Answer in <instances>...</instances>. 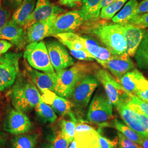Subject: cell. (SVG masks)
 <instances>
[{
    "label": "cell",
    "mask_w": 148,
    "mask_h": 148,
    "mask_svg": "<svg viewBox=\"0 0 148 148\" xmlns=\"http://www.w3.org/2000/svg\"><path fill=\"white\" fill-rule=\"evenodd\" d=\"M128 0H116L101 9L99 18L103 20H110L116 14Z\"/></svg>",
    "instance_id": "f546056e"
},
{
    "label": "cell",
    "mask_w": 148,
    "mask_h": 148,
    "mask_svg": "<svg viewBox=\"0 0 148 148\" xmlns=\"http://www.w3.org/2000/svg\"><path fill=\"white\" fill-rule=\"evenodd\" d=\"M2 3V0H0V6H1Z\"/></svg>",
    "instance_id": "c3c4849f"
},
{
    "label": "cell",
    "mask_w": 148,
    "mask_h": 148,
    "mask_svg": "<svg viewBox=\"0 0 148 148\" xmlns=\"http://www.w3.org/2000/svg\"><path fill=\"white\" fill-rule=\"evenodd\" d=\"M129 101L133 104L137 106L139 109L148 117V103L142 101L136 95L130 93Z\"/></svg>",
    "instance_id": "e575fe53"
},
{
    "label": "cell",
    "mask_w": 148,
    "mask_h": 148,
    "mask_svg": "<svg viewBox=\"0 0 148 148\" xmlns=\"http://www.w3.org/2000/svg\"><path fill=\"white\" fill-rule=\"evenodd\" d=\"M97 69L95 65L80 62L74 64L70 68L57 71L54 92L60 97L69 99L79 81L87 75L93 73Z\"/></svg>",
    "instance_id": "3957f363"
},
{
    "label": "cell",
    "mask_w": 148,
    "mask_h": 148,
    "mask_svg": "<svg viewBox=\"0 0 148 148\" xmlns=\"http://www.w3.org/2000/svg\"><path fill=\"white\" fill-rule=\"evenodd\" d=\"M70 145H69V148H77L76 147V142L75 140L73 139V140L70 144Z\"/></svg>",
    "instance_id": "7dc6e473"
},
{
    "label": "cell",
    "mask_w": 148,
    "mask_h": 148,
    "mask_svg": "<svg viewBox=\"0 0 148 148\" xmlns=\"http://www.w3.org/2000/svg\"><path fill=\"white\" fill-rule=\"evenodd\" d=\"M85 23L86 24L82 25V32L98 39L112 55L126 53V41L117 24L97 19Z\"/></svg>",
    "instance_id": "6da1fadb"
},
{
    "label": "cell",
    "mask_w": 148,
    "mask_h": 148,
    "mask_svg": "<svg viewBox=\"0 0 148 148\" xmlns=\"http://www.w3.org/2000/svg\"><path fill=\"white\" fill-rule=\"evenodd\" d=\"M122 148L121 147H117V148Z\"/></svg>",
    "instance_id": "681fc988"
},
{
    "label": "cell",
    "mask_w": 148,
    "mask_h": 148,
    "mask_svg": "<svg viewBox=\"0 0 148 148\" xmlns=\"http://www.w3.org/2000/svg\"><path fill=\"white\" fill-rule=\"evenodd\" d=\"M118 138V144L122 148H143L140 144L135 143L126 137L120 132L117 133Z\"/></svg>",
    "instance_id": "836d02e7"
},
{
    "label": "cell",
    "mask_w": 148,
    "mask_h": 148,
    "mask_svg": "<svg viewBox=\"0 0 148 148\" xmlns=\"http://www.w3.org/2000/svg\"><path fill=\"white\" fill-rule=\"evenodd\" d=\"M77 120H74L71 119L70 120L60 119L59 121L60 131L64 137L70 143L74 139Z\"/></svg>",
    "instance_id": "4dcf8cb0"
},
{
    "label": "cell",
    "mask_w": 148,
    "mask_h": 148,
    "mask_svg": "<svg viewBox=\"0 0 148 148\" xmlns=\"http://www.w3.org/2000/svg\"><path fill=\"white\" fill-rule=\"evenodd\" d=\"M22 53L9 52L0 56V92L11 87L19 73Z\"/></svg>",
    "instance_id": "ba28073f"
},
{
    "label": "cell",
    "mask_w": 148,
    "mask_h": 148,
    "mask_svg": "<svg viewBox=\"0 0 148 148\" xmlns=\"http://www.w3.org/2000/svg\"><path fill=\"white\" fill-rule=\"evenodd\" d=\"M93 74L104 87L106 95L114 106H117L126 101L130 93L122 87L120 82L106 69L97 68Z\"/></svg>",
    "instance_id": "8992f818"
},
{
    "label": "cell",
    "mask_w": 148,
    "mask_h": 148,
    "mask_svg": "<svg viewBox=\"0 0 148 148\" xmlns=\"http://www.w3.org/2000/svg\"><path fill=\"white\" fill-rule=\"evenodd\" d=\"M83 42L87 51L95 58L96 60H106L113 56L110 51L103 47L95 40L88 36H82Z\"/></svg>",
    "instance_id": "7402d4cb"
},
{
    "label": "cell",
    "mask_w": 148,
    "mask_h": 148,
    "mask_svg": "<svg viewBox=\"0 0 148 148\" xmlns=\"http://www.w3.org/2000/svg\"><path fill=\"white\" fill-rule=\"evenodd\" d=\"M37 117L43 123H53L57 119V116L53 109L42 100L35 107Z\"/></svg>",
    "instance_id": "f1b7e54d"
},
{
    "label": "cell",
    "mask_w": 148,
    "mask_h": 148,
    "mask_svg": "<svg viewBox=\"0 0 148 148\" xmlns=\"http://www.w3.org/2000/svg\"><path fill=\"white\" fill-rule=\"evenodd\" d=\"M104 68L108 69L119 81L125 74L135 69V65L131 57L125 53L121 55H113L106 60H97Z\"/></svg>",
    "instance_id": "4fadbf2b"
},
{
    "label": "cell",
    "mask_w": 148,
    "mask_h": 148,
    "mask_svg": "<svg viewBox=\"0 0 148 148\" xmlns=\"http://www.w3.org/2000/svg\"><path fill=\"white\" fill-rule=\"evenodd\" d=\"M85 21L79 10L64 12L53 23L52 36L59 34L73 32L82 27Z\"/></svg>",
    "instance_id": "8fae6325"
},
{
    "label": "cell",
    "mask_w": 148,
    "mask_h": 148,
    "mask_svg": "<svg viewBox=\"0 0 148 148\" xmlns=\"http://www.w3.org/2000/svg\"><path fill=\"white\" fill-rule=\"evenodd\" d=\"M77 148H95L101 146L98 132L86 123H77L74 136Z\"/></svg>",
    "instance_id": "2e32d148"
},
{
    "label": "cell",
    "mask_w": 148,
    "mask_h": 148,
    "mask_svg": "<svg viewBox=\"0 0 148 148\" xmlns=\"http://www.w3.org/2000/svg\"><path fill=\"white\" fill-rule=\"evenodd\" d=\"M111 123H106L101 125V127H111L115 128L117 131L121 133L126 137L131 140L133 142L139 144H142V137L137 133L133 130L132 128L123 123L120 120L117 119H113L111 121Z\"/></svg>",
    "instance_id": "4316f807"
},
{
    "label": "cell",
    "mask_w": 148,
    "mask_h": 148,
    "mask_svg": "<svg viewBox=\"0 0 148 148\" xmlns=\"http://www.w3.org/2000/svg\"><path fill=\"white\" fill-rule=\"evenodd\" d=\"M141 145L143 148H148V137L142 138Z\"/></svg>",
    "instance_id": "f6af8a7d"
},
{
    "label": "cell",
    "mask_w": 148,
    "mask_h": 148,
    "mask_svg": "<svg viewBox=\"0 0 148 148\" xmlns=\"http://www.w3.org/2000/svg\"><path fill=\"white\" fill-rule=\"evenodd\" d=\"M70 144L69 141L64 137L60 130L54 134L52 138V144L54 148H68Z\"/></svg>",
    "instance_id": "d6a6232c"
},
{
    "label": "cell",
    "mask_w": 148,
    "mask_h": 148,
    "mask_svg": "<svg viewBox=\"0 0 148 148\" xmlns=\"http://www.w3.org/2000/svg\"><path fill=\"white\" fill-rule=\"evenodd\" d=\"M3 130L12 134L18 135L31 131L32 124L24 112L11 109L7 112L2 124Z\"/></svg>",
    "instance_id": "30bf717a"
},
{
    "label": "cell",
    "mask_w": 148,
    "mask_h": 148,
    "mask_svg": "<svg viewBox=\"0 0 148 148\" xmlns=\"http://www.w3.org/2000/svg\"><path fill=\"white\" fill-rule=\"evenodd\" d=\"M25 59L33 69L45 73H55L51 63L46 42L42 41L29 43L23 54Z\"/></svg>",
    "instance_id": "5b68a950"
},
{
    "label": "cell",
    "mask_w": 148,
    "mask_h": 148,
    "mask_svg": "<svg viewBox=\"0 0 148 148\" xmlns=\"http://www.w3.org/2000/svg\"><path fill=\"white\" fill-rule=\"evenodd\" d=\"M27 74L42 93L47 90L54 92L57 81L56 72L41 73L27 66Z\"/></svg>",
    "instance_id": "44dd1931"
},
{
    "label": "cell",
    "mask_w": 148,
    "mask_h": 148,
    "mask_svg": "<svg viewBox=\"0 0 148 148\" xmlns=\"http://www.w3.org/2000/svg\"><path fill=\"white\" fill-rule=\"evenodd\" d=\"M64 11L63 8L52 3L49 0H37L34 10L23 27L26 30L36 22L46 20L54 15L59 16Z\"/></svg>",
    "instance_id": "5bb4252c"
},
{
    "label": "cell",
    "mask_w": 148,
    "mask_h": 148,
    "mask_svg": "<svg viewBox=\"0 0 148 148\" xmlns=\"http://www.w3.org/2000/svg\"><path fill=\"white\" fill-rule=\"evenodd\" d=\"M98 138L99 144L102 148H115L118 144V138L114 140H110L103 136L101 133L98 132Z\"/></svg>",
    "instance_id": "d590c367"
},
{
    "label": "cell",
    "mask_w": 148,
    "mask_h": 148,
    "mask_svg": "<svg viewBox=\"0 0 148 148\" xmlns=\"http://www.w3.org/2000/svg\"><path fill=\"white\" fill-rule=\"evenodd\" d=\"M8 95L14 108L24 112L32 111L42 100L37 87L27 74H18Z\"/></svg>",
    "instance_id": "7a4b0ae2"
},
{
    "label": "cell",
    "mask_w": 148,
    "mask_h": 148,
    "mask_svg": "<svg viewBox=\"0 0 148 148\" xmlns=\"http://www.w3.org/2000/svg\"><path fill=\"white\" fill-rule=\"evenodd\" d=\"M116 108L126 125L142 137H148V117L137 106L130 102L128 98Z\"/></svg>",
    "instance_id": "277c9868"
},
{
    "label": "cell",
    "mask_w": 148,
    "mask_h": 148,
    "mask_svg": "<svg viewBox=\"0 0 148 148\" xmlns=\"http://www.w3.org/2000/svg\"><path fill=\"white\" fill-rule=\"evenodd\" d=\"M117 24L119 29L121 32L126 41L127 48L126 54L130 57L134 56L138 48L142 41L146 30L127 24Z\"/></svg>",
    "instance_id": "ac0fdd59"
},
{
    "label": "cell",
    "mask_w": 148,
    "mask_h": 148,
    "mask_svg": "<svg viewBox=\"0 0 148 148\" xmlns=\"http://www.w3.org/2000/svg\"><path fill=\"white\" fill-rule=\"evenodd\" d=\"M37 0H24L14 11L11 20L22 27H24L27 20L34 10Z\"/></svg>",
    "instance_id": "603a6c76"
},
{
    "label": "cell",
    "mask_w": 148,
    "mask_h": 148,
    "mask_svg": "<svg viewBox=\"0 0 148 148\" xmlns=\"http://www.w3.org/2000/svg\"><path fill=\"white\" fill-rule=\"evenodd\" d=\"M38 136L37 133L16 135L11 139L10 148H36Z\"/></svg>",
    "instance_id": "d4e9b609"
},
{
    "label": "cell",
    "mask_w": 148,
    "mask_h": 148,
    "mask_svg": "<svg viewBox=\"0 0 148 148\" xmlns=\"http://www.w3.org/2000/svg\"><path fill=\"white\" fill-rule=\"evenodd\" d=\"M0 39L10 41L19 49H23L28 43L26 30L11 19L0 29Z\"/></svg>",
    "instance_id": "e0dca14e"
},
{
    "label": "cell",
    "mask_w": 148,
    "mask_h": 148,
    "mask_svg": "<svg viewBox=\"0 0 148 148\" xmlns=\"http://www.w3.org/2000/svg\"><path fill=\"white\" fill-rule=\"evenodd\" d=\"M138 3L137 0H129L115 16L112 18L114 23L123 24L130 21L135 16Z\"/></svg>",
    "instance_id": "484cf974"
},
{
    "label": "cell",
    "mask_w": 148,
    "mask_h": 148,
    "mask_svg": "<svg viewBox=\"0 0 148 148\" xmlns=\"http://www.w3.org/2000/svg\"><path fill=\"white\" fill-rule=\"evenodd\" d=\"M58 16L54 15L46 20L36 22L26 29L28 43L39 42L46 37L52 36L53 23Z\"/></svg>",
    "instance_id": "d6986e66"
},
{
    "label": "cell",
    "mask_w": 148,
    "mask_h": 148,
    "mask_svg": "<svg viewBox=\"0 0 148 148\" xmlns=\"http://www.w3.org/2000/svg\"><path fill=\"white\" fill-rule=\"evenodd\" d=\"M24 0H2V5L10 11H15Z\"/></svg>",
    "instance_id": "74e56055"
},
{
    "label": "cell",
    "mask_w": 148,
    "mask_h": 148,
    "mask_svg": "<svg viewBox=\"0 0 148 148\" xmlns=\"http://www.w3.org/2000/svg\"><path fill=\"white\" fill-rule=\"evenodd\" d=\"M59 3L70 8H75L82 5V0H59Z\"/></svg>",
    "instance_id": "f35d334b"
},
{
    "label": "cell",
    "mask_w": 148,
    "mask_h": 148,
    "mask_svg": "<svg viewBox=\"0 0 148 148\" xmlns=\"http://www.w3.org/2000/svg\"><path fill=\"white\" fill-rule=\"evenodd\" d=\"M128 93L134 95L138 91L148 87V80L137 69L124 75L118 81Z\"/></svg>",
    "instance_id": "ffe728a7"
},
{
    "label": "cell",
    "mask_w": 148,
    "mask_h": 148,
    "mask_svg": "<svg viewBox=\"0 0 148 148\" xmlns=\"http://www.w3.org/2000/svg\"><path fill=\"white\" fill-rule=\"evenodd\" d=\"M113 119V105L111 101L104 93H97L90 103L87 120L101 126Z\"/></svg>",
    "instance_id": "52a82bcc"
},
{
    "label": "cell",
    "mask_w": 148,
    "mask_h": 148,
    "mask_svg": "<svg viewBox=\"0 0 148 148\" xmlns=\"http://www.w3.org/2000/svg\"><path fill=\"white\" fill-rule=\"evenodd\" d=\"M134 95H136L142 101L148 103V87L144 90L138 91L137 92L134 94Z\"/></svg>",
    "instance_id": "7bdbcfd3"
},
{
    "label": "cell",
    "mask_w": 148,
    "mask_h": 148,
    "mask_svg": "<svg viewBox=\"0 0 148 148\" xmlns=\"http://www.w3.org/2000/svg\"><path fill=\"white\" fill-rule=\"evenodd\" d=\"M41 148H54L52 143H46L45 144L43 145Z\"/></svg>",
    "instance_id": "bcb514c9"
},
{
    "label": "cell",
    "mask_w": 148,
    "mask_h": 148,
    "mask_svg": "<svg viewBox=\"0 0 148 148\" xmlns=\"http://www.w3.org/2000/svg\"><path fill=\"white\" fill-rule=\"evenodd\" d=\"M41 99L43 101L50 106L56 113L62 116H69L74 120H76L72 111L74 105L67 99L57 95L53 91L47 90L42 93Z\"/></svg>",
    "instance_id": "9a60e30c"
},
{
    "label": "cell",
    "mask_w": 148,
    "mask_h": 148,
    "mask_svg": "<svg viewBox=\"0 0 148 148\" xmlns=\"http://www.w3.org/2000/svg\"><path fill=\"white\" fill-rule=\"evenodd\" d=\"M126 24L142 29H147L148 28V12L133 16L130 21Z\"/></svg>",
    "instance_id": "1f68e13d"
},
{
    "label": "cell",
    "mask_w": 148,
    "mask_h": 148,
    "mask_svg": "<svg viewBox=\"0 0 148 148\" xmlns=\"http://www.w3.org/2000/svg\"><path fill=\"white\" fill-rule=\"evenodd\" d=\"M134 57L139 69L148 70V29L145 30L142 41Z\"/></svg>",
    "instance_id": "83f0119b"
},
{
    "label": "cell",
    "mask_w": 148,
    "mask_h": 148,
    "mask_svg": "<svg viewBox=\"0 0 148 148\" xmlns=\"http://www.w3.org/2000/svg\"><path fill=\"white\" fill-rule=\"evenodd\" d=\"M12 15L10 10L4 6H0V29L10 21Z\"/></svg>",
    "instance_id": "8d00e7d4"
},
{
    "label": "cell",
    "mask_w": 148,
    "mask_h": 148,
    "mask_svg": "<svg viewBox=\"0 0 148 148\" xmlns=\"http://www.w3.org/2000/svg\"><path fill=\"white\" fill-rule=\"evenodd\" d=\"M102 0H82L79 11L85 22L97 19L100 16Z\"/></svg>",
    "instance_id": "cb8c5ba5"
},
{
    "label": "cell",
    "mask_w": 148,
    "mask_h": 148,
    "mask_svg": "<svg viewBox=\"0 0 148 148\" xmlns=\"http://www.w3.org/2000/svg\"><path fill=\"white\" fill-rule=\"evenodd\" d=\"M51 63L56 72L66 69L75 64L65 46L59 41L49 40L46 42Z\"/></svg>",
    "instance_id": "7c38bea8"
},
{
    "label": "cell",
    "mask_w": 148,
    "mask_h": 148,
    "mask_svg": "<svg viewBox=\"0 0 148 148\" xmlns=\"http://www.w3.org/2000/svg\"><path fill=\"white\" fill-rule=\"evenodd\" d=\"M99 85L95 75H87L76 85L70 98L74 106L82 110L87 108L95 90Z\"/></svg>",
    "instance_id": "9c48e42d"
},
{
    "label": "cell",
    "mask_w": 148,
    "mask_h": 148,
    "mask_svg": "<svg viewBox=\"0 0 148 148\" xmlns=\"http://www.w3.org/2000/svg\"><path fill=\"white\" fill-rule=\"evenodd\" d=\"M116 0H102L101 1V8L106 7L109 5H110L111 3H112L113 2H114Z\"/></svg>",
    "instance_id": "ee69618b"
},
{
    "label": "cell",
    "mask_w": 148,
    "mask_h": 148,
    "mask_svg": "<svg viewBox=\"0 0 148 148\" xmlns=\"http://www.w3.org/2000/svg\"><path fill=\"white\" fill-rule=\"evenodd\" d=\"M8 136L2 128V125L0 121V148H5L7 144Z\"/></svg>",
    "instance_id": "b9f144b4"
},
{
    "label": "cell",
    "mask_w": 148,
    "mask_h": 148,
    "mask_svg": "<svg viewBox=\"0 0 148 148\" xmlns=\"http://www.w3.org/2000/svg\"><path fill=\"white\" fill-rule=\"evenodd\" d=\"M148 12V0H143L140 3H138L135 12V16Z\"/></svg>",
    "instance_id": "ab89813d"
},
{
    "label": "cell",
    "mask_w": 148,
    "mask_h": 148,
    "mask_svg": "<svg viewBox=\"0 0 148 148\" xmlns=\"http://www.w3.org/2000/svg\"><path fill=\"white\" fill-rule=\"evenodd\" d=\"M13 43L10 41L0 39V56L7 53L9 49L13 47Z\"/></svg>",
    "instance_id": "60d3db41"
}]
</instances>
